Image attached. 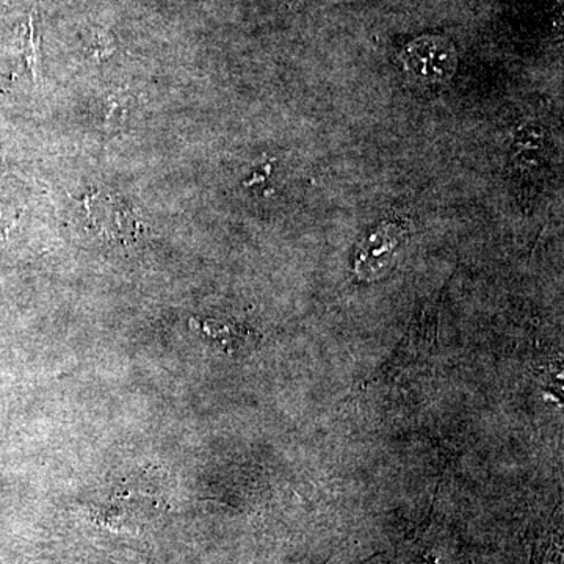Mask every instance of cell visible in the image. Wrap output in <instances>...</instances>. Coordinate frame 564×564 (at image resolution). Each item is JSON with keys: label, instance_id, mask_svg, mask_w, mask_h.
I'll list each match as a JSON object with an SVG mask.
<instances>
[{"label": "cell", "instance_id": "obj_1", "mask_svg": "<svg viewBox=\"0 0 564 564\" xmlns=\"http://www.w3.org/2000/svg\"><path fill=\"white\" fill-rule=\"evenodd\" d=\"M406 69L419 79L444 80L456 66L455 47L441 36H422L403 51Z\"/></svg>", "mask_w": 564, "mask_h": 564}, {"label": "cell", "instance_id": "obj_2", "mask_svg": "<svg viewBox=\"0 0 564 564\" xmlns=\"http://www.w3.org/2000/svg\"><path fill=\"white\" fill-rule=\"evenodd\" d=\"M402 242V231L386 225L362 243L356 256V273L364 280H377L393 265Z\"/></svg>", "mask_w": 564, "mask_h": 564}, {"label": "cell", "instance_id": "obj_3", "mask_svg": "<svg viewBox=\"0 0 564 564\" xmlns=\"http://www.w3.org/2000/svg\"><path fill=\"white\" fill-rule=\"evenodd\" d=\"M560 562H562V554H560L558 544L554 540L534 545L530 564H558Z\"/></svg>", "mask_w": 564, "mask_h": 564}]
</instances>
